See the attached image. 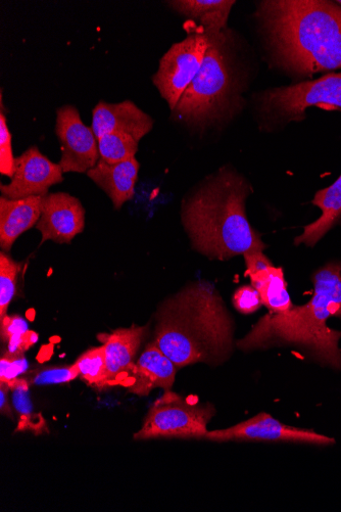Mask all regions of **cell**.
Masks as SVG:
<instances>
[{
	"label": "cell",
	"instance_id": "cell-32",
	"mask_svg": "<svg viewBox=\"0 0 341 512\" xmlns=\"http://www.w3.org/2000/svg\"><path fill=\"white\" fill-rule=\"evenodd\" d=\"M10 393V386L5 383H0V412L14 421L16 415L12 405V400H10Z\"/></svg>",
	"mask_w": 341,
	"mask_h": 512
},
{
	"label": "cell",
	"instance_id": "cell-28",
	"mask_svg": "<svg viewBox=\"0 0 341 512\" xmlns=\"http://www.w3.org/2000/svg\"><path fill=\"white\" fill-rule=\"evenodd\" d=\"M232 303L239 313L246 315L257 312L263 305L260 294L253 286H243L237 289Z\"/></svg>",
	"mask_w": 341,
	"mask_h": 512
},
{
	"label": "cell",
	"instance_id": "cell-11",
	"mask_svg": "<svg viewBox=\"0 0 341 512\" xmlns=\"http://www.w3.org/2000/svg\"><path fill=\"white\" fill-rule=\"evenodd\" d=\"M64 172L60 164L53 163L36 147L29 148L16 158V170L12 181L0 186L4 197L22 200L34 196L44 197L53 185L62 183Z\"/></svg>",
	"mask_w": 341,
	"mask_h": 512
},
{
	"label": "cell",
	"instance_id": "cell-16",
	"mask_svg": "<svg viewBox=\"0 0 341 512\" xmlns=\"http://www.w3.org/2000/svg\"><path fill=\"white\" fill-rule=\"evenodd\" d=\"M43 197L22 200L0 198V247L11 251L20 236L37 225L42 211Z\"/></svg>",
	"mask_w": 341,
	"mask_h": 512
},
{
	"label": "cell",
	"instance_id": "cell-4",
	"mask_svg": "<svg viewBox=\"0 0 341 512\" xmlns=\"http://www.w3.org/2000/svg\"><path fill=\"white\" fill-rule=\"evenodd\" d=\"M313 284L314 295L307 304L282 313L269 312L236 346L242 351L292 347L319 364L341 369V332L327 325L329 318H341V264L332 262L320 268Z\"/></svg>",
	"mask_w": 341,
	"mask_h": 512
},
{
	"label": "cell",
	"instance_id": "cell-10",
	"mask_svg": "<svg viewBox=\"0 0 341 512\" xmlns=\"http://www.w3.org/2000/svg\"><path fill=\"white\" fill-rule=\"evenodd\" d=\"M56 134L59 138L64 173H87L99 163V144L91 127L86 126L74 106L57 110Z\"/></svg>",
	"mask_w": 341,
	"mask_h": 512
},
{
	"label": "cell",
	"instance_id": "cell-30",
	"mask_svg": "<svg viewBox=\"0 0 341 512\" xmlns=\"http://www.w3.org/2000/svg\"><path fill=\"white\" fill-rule=\"evenodd\" d=\"M243 257H245L247 265V276L273 265L263 251H251L243 255Z\"/></svg>",
	"mask_w": 341,
	"mask_h": 512
},
{
	"label": "cell",
	"instance_id": "cell-20",
	"mask_svg": "<svg viewBox=\"0 0 341 512\" xmlns=\"http://www.w3.org/2000/svg\"><path fill=\"white\" fill-rule=\"evenodd\" d=\"M249 277L252 286L260 294L263 305L271 313L286 312L295 306L288 294L284 271L281 267L271 265Z\"/></svg>",
	"mask_w": 341,
	"mask_h": 512
},
{
	"label": "cell",
	"instance_id": "cell-18",
	"mask_svg": "<svg viewBox=\"0 0 341 512\" xmlns=\"http://www.w3.org/2000/svg\"><path fill=\"white\" fill-rule=\"evenodd\" d=\"M312 204L321 210V216L305 226L295 245L313 248L341 221V175L328 188L318 191Z\"/></svg>",
	"mask_w": 341,
	"mask_h": 512
},
{
	"label": "cell",
	"instance_id": "cell-5",
	"mask_svg": "<svg viewBox=\"0 0 341 512\" xmlns=\"http://www.w3.org/2000/svg\"><path fill=\"white\" fill-rule=\"evenodd\" d=\"M205 31L210 43L203 66L172 112L174 120L199 131L233 120L245 105L247 85L233 31Z\"/></svg>",
	"mask_w": 341,
	"mask_h": 512
},
{
	"label": "cell",
	"instance_id": "cell-1",
	"mask_svg": "<svg viewBox=\"0 0 341 512\" xmlns=\"http://www.w3.org/2000/svg\"><path fill=\"white\" fill-rule=\"evenodd\" d=\"M255 18L272 62L309 80L341 69V6L327 0H265Z\"/></svg>",
	"mask_w": 341,
	"mask_h": 512
},
{
	"label": "cell",
	"instance_id": "cell-22",
	"mask_svg": "<svg viewBox=\"0 0 341 512\" xmlns=\"http://www.w3.org/2000/svg\"><path fill=\"white\" fill-rule=\"evenodd\" d=\"M100 160L108 164H118L135 158L138 142L126 133L112 132L97 139Z\"/></svg>",
	"mask_w": 341,
	"mask_h": 512
},
{
	"label": "cell",
	"instance_id": "cell-26",
	"mask_svg": "<svg viewBox=\"0 0 341 512\" xmlns=\"http://www.w3.org/2000/svg\"><path fill=\"white\" fill-rule=\"evenodd\" d=\"M16 170V158L12 148V134L8 120L2 109L0 114V173L13 178Z\"/></svg>",
	"mask_w": 341,
	"mask_h": 512
},
{
	"label": "cell",
	"instance_id": "cell-14",
	"mask_svg": "<svg viewBox=\"0 0 341 512\" xmlns=\"http://www.w3.org/2000/svg\"><path fill=\"white\" fill-rule=\"evenodd\" d=\"M177 371L178 366L152 342L131 368L133 381L128 389L138 396H149L157 388L170 391Z\"/></svg>",
	"mask_w": 341,
	"mask_h": 512
},
{
	"label": "cell",
	"instance_id": "cell-27",
	"mask_svg": "<svg viewBox=\"0 0 341 512\" xmlns=\"http://www.w3.org/2000/svg\"><path fill=\"white\" fill-rule=\"evenodd\" d=\"M25 353H12L6 349L0 359V383L8 384L27 370Z\"/></svg>",
	"mask_w": 341,
	"mask_h": 512
},
{
	"label": "cell",
	"instance_id": "cell-24",
	"mask_svg": "<svg viewBox=\"0 0 341 512\" xmlns=\"http://www.w3.org/2000/svg\"><path fill=\"white\" fill-rule=\"evenodd\" d=\"M21 265L5 253L0 254V319L8 315L16 294L17 276Z\"/></svg>",
	"mask_w": 341,
	"mask_h": 512
},
{
	"label": "cell",
	"instance_id": "cell-21",
	"mask_svg": "<svg viewBox=\"0 0 341 512\" xmlns=\"http://www.w3.org/2000/svg\"><path fill=\"white\" fill-rule=\"evenodd\" d=\"M8 385L11 389L12 405L18 421L16 432H32L34 435L48 432L44 417L34 411L29 382L23 377L11 381Z\"/></svg>",
	"mask_w": 341,
	"mask_h": 512
},
{
	"label": "cell",
	"instance_id": "cell-2",
	"mask_svg": "<svg viewBox=\"0 0 341 512\" xmlns=\"http://www.w3.org/2000/svg\"><path fill=\"white\" fill-rule=\"evenodd\" d=\"M248 180L230 167L207 177L182 202L181 220L194 251L227 261L267 246L249 222Z\"/></svg>",
	"mask_w": 341,
	"mask_h": 512
},
{
	"label": "cell",
	"instance_id": "cell-31",
	"mask_svg": "<svg viewBox=\"0 0 341 512\" xmlns=\"http://www.w3.org/2000/svg\"><path fill=\"white\" fill-rule=\"evenodd\" d=\"M38 336L31 331L21 337L10 341L7 344V350L12 353H25L32 345L37 342Z\"/></svg>",
	"mask_w": 341,
	"mask_h": 512
},
{
	"label": "cell",
	"instance_id": "cell-9",
	"mask_svg": "<svg viewBox=\"0 0 341 512\" xmlns=\"http://www.w3.org/2000/svg\"><path fill=\"white\" fill-rule=\"evenodd\" d=\"M205 440L212 442H276L331 446L334 439L313 430L290 427L262 412L231 428L209 431Z\"/></svg>",
	"mask_w": 341,
	"mask_h": 512
},
{
	"label": "cell",
	"instance_id": "cell-7",
	"mask_svg": "<svg viewBox=\"0 0 341 512\" xmlns=\"http://www.w3.org/2000/svg\"><path fill=\"white\" fill-rule=\"evenodd\" d=\"M216 410L166 391L150 408L135 440L204 439Z\"/></svg>",
	"mask_w": 341,
	"mask_h": 512
},
{
	"label": "cell",
	"instance_id": "cell-19",
	"mask_svg": "<svg viewBox=\"0 0 341 512\" xmlns=\"http://www.w3.org/2000/svg\"><path fill=\"white\" fill-rule=\"evenodd\" d=\"M168 6L178 15L209 31L228 28L234 0H172Z\"/></svg>",
	"mask_w": 341,
	"mask_h": 512
},
{
	"label": "cell",
	"instance_id": "cell-23",
	"mask_svg": "<svg viewBox=\"0 0 341 512\" xmlns=\"http://www.w3.org/2000/svg\"><path fill=\"white\" fill-rule=\"evenodd\" d=\"M75 365L79 371V378L87 385L99 390L109 387L104 346L89 349L77 359Z\"/></svg>",
	"mask_w": 341,
	"mask_h": 512
},
{
	"label": "cell",
	"instance_id": "cell-8",
	"mask_svg": "<svg viewBox=\"0 0 341 512\" xmlns=\"http://www.w3.org/2000/svg\"><path fill=\"white\" fill-rule=\"evenodd\" d=\"M209 43L208 33L197 27L185 39L174 43L160 60L158 71L153 75V83L171 112L199 74Z\"/></svg>",
	"mask_w": 341,
	"mask_h": 512
},
{
	"label": "cell",
	"instance_id": "cell-17",
	"mask_svg": "<svg viewBox=\"0 0 341 512\" xmlns=\"http://www.w3.org/2000/svg\"><path fill=\"white\" fill-rule=\"evenodd\" d=\"M146 333H148V327H131L119 329L106 337L103 346L106 353L109 387L118 384L119 377L126 372L129 374Z\"/></svg>",
	"mask_w": 341,
	"mask_h": 512
},
{
	"label": "cell",
	"instance_id": "cell-25",
	"mask_svg": "<svg viewBox=\"0 0 341 512\" xmlns=\"http://www.w3.org/2000/svg\"><path fill=\"white\" fill-rule=\"evenodd\" d=\"M31 386L66 384L79 378V371L73 365L46 367L29 372L24 377Z\"/></svg>",
	"mask_w": 341,
	"mask_h": 512
},
{
	"label": "cell",
	"instance_id": "cell-33",
	"mask_svg": "<svg viewBox=\"0 0 341 512\" xmlns=\"http://www.w3.org/2000/svg\"><path fill=\"white\" fill-rule=\"evenodd\" d=\"M339 6H341V0H337L336 2Z\"/></svg>",
	"mask_w": 341,
	"mask_h": 512
},
{
	"label": "cell",
	"instance_id": "cell-6",
	"mask_svg": "<svg viewBox=\"0 0 341 512\" xmlns=\"http://www.w3.org/2000/svg\"><path fill=\"white\" fill-rule=\"evenodd\" d=\"M311 107L341 111V72L266 89L256 96L259 125L266 130L285 127L291 122H302Z\"/></svg>",
	"mask_w": 341,
	"mask_h": 512
},
{
	"label": "cell",
	"instance_id": "cell-29",
	"mask_svg": "<svg viewBox=\"0 0 341 512\" xmlns=\"http://www.w3.org/2000/svg\"><path fill=\"white\" fill-rule=\"evenodd\" d=\"M28 331V323L20 315H7L0 319V338L4 344L21 337Z\"/></svg>",
	"mask_w": 341,
	"mask_h": 512
},
{
	"label": "cell",
	"instance_id": "cell-3",
	"mask_svg": "<svg viewBox=\"0 0 341 512\" xmlns=\"http://www.w3.org/2000/svg\"><path fill=\"white\" fill-rule=\"evenodd\" d=\"M153 342L178 368L219 365L232 354L234 322L212 284L192 283L159 307Z\"/></svg>",
	"mask_w": 341,
	"mask_h": 512
},
{
	"label": "cell",
	"instance_id": "cell-12",
	"mask_svg": "<svg viewBox=\"0 0 341 512\" xmlns=\"http://www.w3.org/2000/svg\"><path fill=\"white\" fill-rule=\"evenodd\" d=\"M85 227V209L79 199L67 194H48L42 199L41 217L36 228L42 243L71 244Z\"/></svg>",
	"mask_w": 341,
	"mask_h": 512
},
{
	"label": "cell",
	"instance_id": "cell-15",
	"mask_svg": "<svg viewBox=\"0 0 341 512\" xmlns=\"http://www.w3.org/2000/svg\"><path fill=\"white\" fill-rule=\"evenodd\" d=\"M140 165L136 158L108 164L100 160L87 172V176L109 196L114 208L119 210L135 195V184Z\"/></svg>",
	"mask_w": 341,
	"mask_h": 512
},
{
	"label": "cell",
	"instance_id": "cell-13",
	"mask_svg": "<svg viewBox=\"0 0 341 512\" xmlns=\"http://www.w3.org/2000/svg\"><path fill=\"white\" fill-rule=\"evenodd\" d=\"M155 120L132 101L117 104L100 102L92 111L91 128L96 139L112 132L133 136L139 143L154 128Z\"/></svg>",
	"mask_w": 341,
	"mask_h": 512
}]
</instances>
